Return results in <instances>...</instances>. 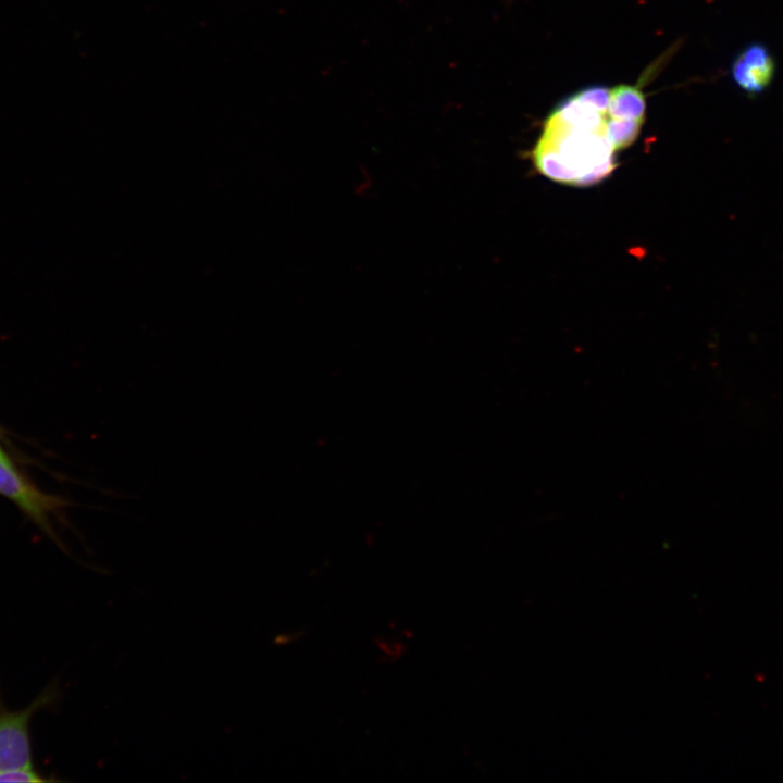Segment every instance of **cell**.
Masks as SVG:
<instances>
[{
    "label": "cell",
    "instance_id": "3",
    "mask_svg": "<svg viewBox=\"0 0 783 783\" xmlns=\"http://www.w3.org/2000/svg\"><path fill=\"white\" fill-rule=\"evenodd\" d=\"M732 78L748 96L763 92L772 83L775 61L762 44H751L743 49L731 66Z\"/></svg>",
    "mask_w": 783,
    "mask_h": 783
},
{
    "label": "cell",
    "instance_id": "6",
    "mask_svg": "<svg viewBox=\"0 0 783 783\" xmlns=\"http://www.w3.org/2000/svg\"><path fill=\"white\" fill-rule=\"evenodd\" d=\"M644 120L606 119V134L614 150L629 147L634 142Z\"/></svg>",
    "mask_w": 783,
    "mask_h": 783
},
{
    "label": "cell",
    "instance_id": "7",
    "mask_svg": "<svg viewBox=\"0 0 783 783\" xmlns=\"http://www.w3.org/2000/svg\"><path fill=\"white\" fill-rule=\"evenodd\" d=\"M579 101L584 102L599 112L607 113L610 90L596 86L582 89L573 95Z\"/></svg>",
    "mask_w": 783,
    "mask_h": 783
},
{
    "label": "cell",
    "instance_id": "8",
    "mask_svg": "<svg viewBox=\"0 0 783 783\" xmlns=\"http://www.w3.org/2000/svg\"><path fill=\"white\" fill-rule=\"evenodd\" d=\"M47 781L50 779H45L34 769V766L0 771V783H42Z\"/></svg>",
    "mask_w": 783,
    "mask_h": 783
},
{
    "label": "cell",
    "instance_id": "2",
    "mask_svg": "<svg viewBox=\"0 0 783 783\" xmlns=\"http://www.w3.org/2000/svg\"><path fill=\"white\" fill-rule=\"evenodd\" d=\"M60 695L55 681L20 710L8 709L0 691V771L33 766L30 721L39 711L55 704Z\"/></svg>",
    "mask_w": 783,
    "mask_h": 783
},
{
    "label": "cell",
    "instance_id": "4",
    "mask_svg": "<svg viewBox=\"0 0 783 783\" xmlns=\"http://www.w3.org/2000/svg\"><path fill=\"white\" fill-rule=\"evenodd\" d=\"M0 493L14 500L41 526H47V513L53 510L59 502L41 494L22 478L9 462L0 460Z\"/></svg>",
    "mask_w": 783,
    "mask_h": 783
},
{
    "label": "cell",
    "instance_id": "5",
    "mask_svg": "<svg viewBox=\"0 0 783 783\" xmlns=\"http://www.w3.org/2000/svg\"><path fill=\"white\" fill-rule=\"evenodd\" d=\"M645 98L634 86L620 85L610 90L607 115L614 119L644 120Z\"/></svg>",
    "mask_w": 783,
    "mask_h": 783
},
{
    "label": "cell",
    "instance_id": "1",
    "mask_svg": "<svg viewBox=\"0 0 783 783\" xmlns=\"http://www.w3.org/2000/svg\"><path fill=\"white\" fill-rule=\"evenodd\" d=\"M606 122L597 127L564 122L554 112L535 150L542 174L566 184L586 186L601 181L616 166Z\"/></svg>",
    "mask_w": 783,
    "mask_h": 783
},
{
    "label": "cell",
    "instance_id": "9",
    "mask_svg": "<svg viewBox=\"0 0 783 783\" xmlns=\"http://www.w3.org/2000/svg\"><path fill=\"white\" fill-rule=\"evenodd\" d=\"M0 460L8 462V458H7L5 455L1 451V449H0Z\"/></svg>",
    "mask_w": 783,
    "mask_h": 783
}]
</instances>
